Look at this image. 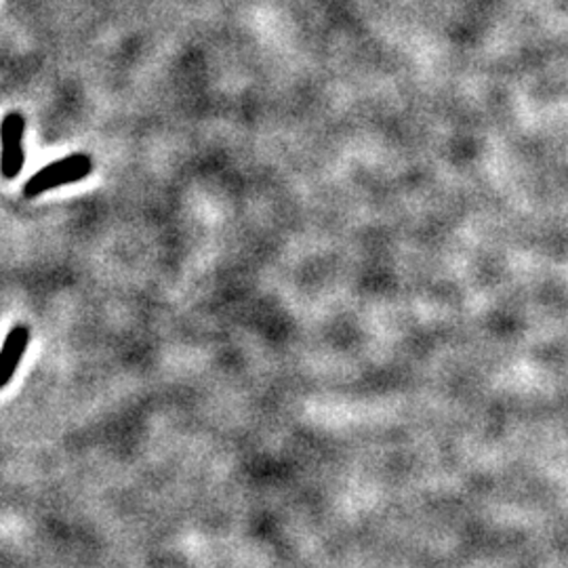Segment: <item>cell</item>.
Wrapping results in <instances>:
<instances>
[{"label":"cell","instance_id":"6da1fadb","mask_svg":"<svg viewBox=\"0 0 568 568\" xmlns=\"http://www.w3.org/2000/svg\"><path fill=\"white\" fill-rule=\"evenodd\" d=\"M91 171H93V159L91 156L70 154L61 161L42 166L39 173H34L23 185V196L26 199H37V196H41L53 187L82 182Z\"/></svg>","mask_w":568,"mask_h":568},{"label":"cell","instance_id":"7a4b0ae2","mask_svg":"<svg viewBox=\"0 0 568 568\" xmlns=\"http://www.w3.org/2000/svg\"><path fill=\"white\" fill-rule=\"evenodd\" d=\"M23 133L26 119L20 112H9L0 122V173L4 180H16L23 169Z\"/></svg>","mask_w":568,"mask_h":568},{"label":"cell","instance_id":"3957f363","mask_svg":"<svg viewBox=\"0 0 568 568\" xmlns=\"http://www.w3.org/2000/svg\"><path fill=\"white\" fill-rule=\"evenodd\" d=\"M28 344H30V328L26 325L13 326L4 337V344L0 349V389L9 386V382L13 379L20 366L21 356L28 349Z\"/></svg>","mask_w":568,"mask_h":568}]
</instances>
